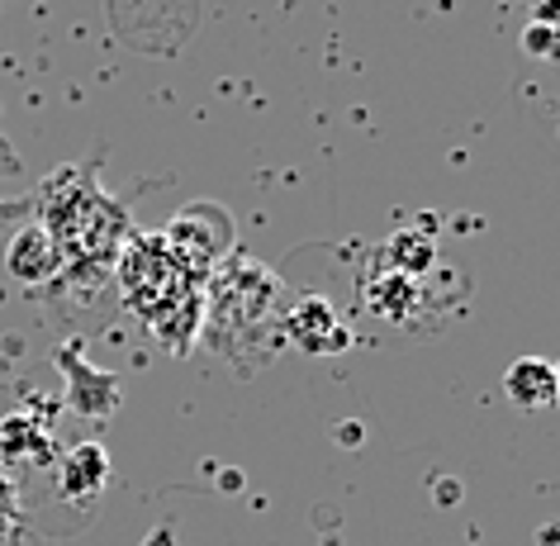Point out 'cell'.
I'll return each mask as SVG.
<instances>
[{
    "instance_id": "7a4b0ae2",
    "label": "cell",
    "mask_w": 560,
    "mask_h": 546,
    "mask_svg": "<svg viewBox=\"0 0 560 546\" xmlns=\"http://www.w3.org/2000/svg\"><path fill=\"white\" fill-rule=\"evenodd\" d=\"M503 395H509L513 409L523 414H541L556 404V367L546 357H517L509 371H503Z\"/></svg>"
},
{
    "instance_id": "6da1fadb",
    "label": "cell",
    "mask_w": 560,
    "mask_h": 546,
    "mask_svg": "<svg viewBox=\"0 0 560 546\" xmlns=\"http://www.w3.org/2000/svg\"><path fill=\"white\" fill-rule=\"evenodd\" d=\"M62 266H67L62 247L52 243V233L44 229V223H38V219L20 223L15 237H10V252H5V271L15 276L20 286H48Z\"/></svg>"
},
{
    "instance_id": "8992f818",
    "label": "cell",
    "mask_w": 560,
    "mask_h": 546,
    "mask_svg": "<svg viewBox=\"0 0 560 546\" xmlns=\"http://www.w3.org/2000/svg\"><path fill=\"white\" fill-rule=\"evenodd\" d=\"M143 546H176V532H172V527H158V532H152V537H148Z\"/></svg>"
},
{
    "instance_id": "52a82bcc",
    "label": "cell",
    "mask_w": 560,
    "mask_h": 546,
    "mask_svg": "<svg viewBox=\"0 0 560 546\" xmlns=\"http://www.w3.org/2000/svg\"><path fill=\"white\" fill-rule=\"evenodd\" d=\"M551 367H556V404H560V361H551Z\"/></svg>"
},
{
    "instance_id": "ba28073f",
    "label": "cell",
    "mask_w": 560,
    "mask_h": 546,
    "mask_svg": "<svg viewBox=\"0 0 560 546\" xmlns=\"http://www.w3.org/2000/svg\"><path fill=\"white\" fill-rule=\"evenodd\" d=\"M0 148H10V143H5V133H0Z\"/></svg>"
},
{
    "instance_id": "5b68a950",
    "label": "cell",
    "mask_w": 560,
    "mask_h": 546,
    "mask_svg": "<svg viewBox=\"0 0 560 546\" xmlns=\"http://www.w3.org/2000/svg\"><path fill=\"white\" fill-rule=\"evenodd\" d=\"M20 172H24L20 152L15 148H0V176H20Z\"/></svg>"
},
{
    "instance_id": "277c9868",
    "label": "cell",
    "mask_w": 560,
    "mask_h": 546,
    "mask_svg": "<svg viewBox=\"0 0 560 546\" xmlns=\"http://www.w3.org/2000/svg\"><path fill=\"white\" fill-rule=\"evenodd\" d=\"M38 214L34 195H15V200H0V233H15L20 223H30Z\"/></svg>"
},
{
    "instance_id": "3957f363",
    "label": "cell",
    "mask_w": 560,
    "mask_h": 546,
    "mask_svg": "<svg viewBox=\"0 0 560 546\" xmlns=\"http://www.w3.org/2000/svg\"><path fill=\"white\" fill-rule=\"evenodd\" d=\"M109 485V456L101 442H81L62 456V475H58V489L62 499L72 503H91L101 489Z\"/></svg>"
}]
</instances>
